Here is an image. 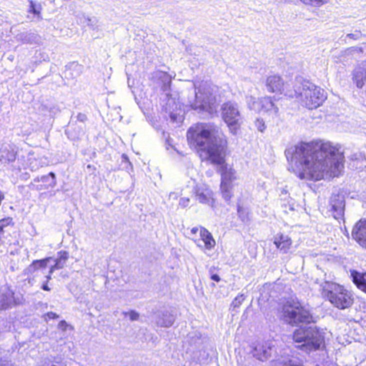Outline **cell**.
Returning <instances> with one entry per match:
<instances>
[{
  "label": "cell",
  "instance_id": "cell-11",
  "mask_svg": "<svg viewBox=\"0 0 366 366\" xmlns=\"http://www.w3.org/2000/svg\"><path fill=\"white\" fill-rule=\"evenodd\" d=\"M18 304L19 301L9 288L4 287L0 290V310L10 309Z\"/></svg>",
  "mask_w": 366,
  "mask_h": 366
},
{
  "label": "cell",
  "instance_id": "cell-30",
  "mask_svg": "<svg viewBox=\"0 0 366 366\" xmlns=\"http://www.w3.org/2000/svg\"><path fill=\"white\" fill-rule=\"evenodd\" d=\"M48 317L49 318V319H57L58 318H59V316H57V315L54 314H51V313H49V314H48L47 315Z\"/></svg>",
  "mask_w": 366,
  "mask_h": 366
},
{
  "label": "cell",
  "instance_id": "cell-12",
  "mask_svg": "<svg viewBox=\"0 0 366 366\" xmlns=\"http://www.w3.org/2000/svg\"><path fill=\"white\" fill-rule=\"evenodd\" d=\"M155 320L158 327L169 328L175 323V314L169 310H163L157 313Z\"/></svg>",
  "mask_w": 366,
  "mask_h": 366
},
{
  "label": "cell",
  "instance_id": "cell-6",
  "mask_svg": "<svg viewBox=\"0 0 366 366\" xmlns=\"http://www.w3.org/2000/svg\"><path fill=\"white\" fill-rule=\"evenodd\" d=\"M283 319L288 324L292 326H309L314 322L312 316L306 309L295 301H289L283 305L282 309Z\"/></svg>",
  "mask_w": 366,
  "mask_h": 366
},
{
  "label": "cell",
  "instance_id": "cell-1",
  "mask_svg": "<svg viewBox=\"0 0 366 366\" xmlns=\"http://www.w3.org/2000/svg\"><path fill=\"white\" fill-rule=\"evenodd\" d=\"M288 157L290 168L303 180H333L344 171V152L330 142H301L293 147Z\"/></svg>",
  "mask_w": 366,
  "mask_h": 366
},
{
  "label": "cell",
  "instance_id": "cell-24",
  "mask_svg": "<svg viewBox=\"0 0 366 366\" xmlns=\"http://www.w3.org/2000/svg\"><path fill=\"white\" fill-rule=\"evenodd\" d=\"M50 258L48 259L42 260V261H36L33 263L31 265V267L34 268L35 270L40 269V268H46L47 265L49 264V262L50 261Z\"/></svg>",
  "mask_w": 366,
  "mask_h": 366
},
{
  "label": "cell",
  "instance_id": "cell-29",
  "mask_svg": "<svg viewBox=\"0 0 366 366\" xmlns=\"http://www.w3.org/2000/svg\"><path fill=\"white\" fill-rule=\"evenodd\" d=\"M59 329H62L63 331H66L69 329H72V328L71 327V326L67 324L65 321H62V322L59 323Z\"/></svg>",
  "mask_w": 366,
  "mask_h": 366
},
{
  "label": "cell",
  "instance_id": "cell-28",
  "mask_svg": "<svg viewBox=\"0 0 366 366\" xmlns=\"http://www.w3.org/2000/svg\"><path fill=\"white\" fill-rule=\"evenodd\" d=\"M127 316H128L132 321H137L140 317L139 314L135 311H131L130 312L127 313Z\"/></svg>",
  "mask_w": 366,
  "mask_h": 366
},
{
  "label": "cell",
  "instance_id": "cell-14",
  "mask_svg": "<svg viewBox=\"0 0 366 366\" xmlns=\"http://www.w3.org/2000/svg\"><path fill=\"white\" fill-rule=\"evenodd\" d=\"M366 219L364 218L358 222L353 230V237L363 248L366 247Z\"/></svg>",
  "mask_w": 366,
  "mask_h": 366
},
{
  "label": "cell",
  "instance_id": "cell-31",
  "mask_svg": "<svg viewBox=\"0 0 366 366\" xmlns=\"http://www.w3.org/2000/svg\"><path fill=\"white\" fill-rule=\"evenodd\" d=\"M212 278H213V279L215 281H217V282H218V281H220V278L219 276H218V275H215V276H213Z\"/></svg>",
  "mask_w": 366,
  "mask_h": 366
},
{
  "label": "cell",
  "instance_id": "cell-3",
  "mask_svg": "<svg viewBox=\"0 0 366 366\" xmlns=\"http://www.w3.org/2000/svg\"><path fill=\"white\" fill-rule=\"evenodd\" d=\"M295 94L298 102L310 110H314L324 105L328 97L324 89L305 79L296 82Z\"/></svg>",
  "mask_w": 366,
  "mask_h": 366
},
{
  "label": "cell",
  "instance_id": "cell-7",
  "mask_svg": "<svg viewBox=\"0 0 366 366\" xmlns=\"http://www.w3.org/2000/svg\"><path fill=\"white\" fill-rule=\"evenodd\" d=\"M222 116L230 132L236 135L241 126V114L238 107L233 102H226L222 107Z\"/></svg>",
  "mask_w": 366,
  "mask_h": 366
},
{
  "label": "cell",
  "instance_id": "cell-16",
  "mask_svg": "<svg viewBox=\"0 0 366 366\" xmlns=\"http://www.w3.org/2000/svg\"><path fill=\"white\" fill-rule=\"evenodd\" d=\"M195 194H196L197 198L202 203L209 205L210 206H214L215 199L213 193L206 187H198Z\"/></svg>",
  "mask_w": 366,
  "mask_h": 366
},
{
  "label": "cell",
  "instance_id": "cell-27",
  "mask_svg": "<svg viewBox=\"0 0 366 366\" xmlns=\"http://www.w3.org/2000/svg\"><path fill=\"white\" fill-rule=\"evenodd\" d=\"M256 125L257 128H258V130H259L260 132H263L265 130H266V123H265L264 120H263V119H257L256 121Z\"/></svg>",
  "mask_w": 366,
  "mask_h": 366
},
{
  "label": "cell",
  "instance_id": "cell-4",
  "mask_svg": "<svg viewBox=\"0 0 366 366\" xmlns=\"http://www.w3.org/2000/svg\"><path fill=\"white\" fill-rule=\"evenodd\" d=\"M322 294L325 299L339 309H349L354 304L352 295L337 283H325L323 285Z\"/></svg>",
  "mask_w": 366,
  "mask_h": 366
},
{
  "label": "cell",
  "instance_id": "cell-15",
  "mask_svg": "<svg viewBox=\"0 0 366 366\" xmlns=\"http://www.w3.org/2000/svg\"><path fill=\"white\" fill-rule=\"evenodd\" d=\"M266 84L268 90L272 93L280 94L284 90V82L280 76L273 75L268 77Z\"/></svg>",
  "mask_w": 366,
  "mask_h": 366
},
{
  "label": "cell",
  "instance_id": "cell-13",
  "mask_svg": "<svg viewBox=\"0 0 366 366\" xmlns=\"http://www.w3.org/2000/svg\"><path fill=\"white\" fill-rule=\"evenodd\" d=\"M272 347L269 344H259L253 349V356L261 361H266L271 358Z\"/></svg>",
  "mask_w": 366,
  "mask_h": 366
},
{
  "label": "cell",
  "instance_id": "cell-9",
  "mask_svg": "<svg viewBox=\"0 0 366 366\" xmlns=\"http://www.w3.org/2000/svg\"><path fill=\"white\" fill-rule=\"evenodd\" d=\"M235 180V173L232 169H225L222 175L221 192L223 198L229 202L233 195V183Z\"/></svg>",
  "mask_w": 366,
  "mask_h": 366
},
{
  "label": "cell",
  "instance_id": "cell-19",
  "mask_svg": "<svg viewBox=\"0 0 366 366\" xmlns=\"http://www.w3.org/2000/svg\"><path fill=\"white\" fill-rule=\"evenodd\" d=\"M200 238H201L202 241L204 243L205 248L207 249H212V248H214L215 246L214 238L210 234V232L205 229V228H203L200 230Z\"/></svg>",
  "mask_w": 366,
  "mask_h": 366
},
{
  "label": "cell",
  "instance_id": "cell-25",
  "mask_svg": "<svg viewBox=\"0 0 366 366\" xmlns=\"http://www.w3.org/2000/svg\"><path fill=\"white\" fill-rule=\"evenodd\" d=\"M12 220L11 218H5L0 220V244H1V236H2L4 228L11 224Z\"/></svg>",
  "mask_w": 366,
  "mask_h": 366
},
{
  "label": "cell",
  "instance_id": "cell-20",
  "mask_svg": "<svg viewBox=\"0 0 366 366\" xmlns=\"http://www.w3.org/2000/svg\"><path fill=\"white\" fill-rule=\"evenodd\" d=\"M351 276H352L353 281L355 283L356 286H357L361 291L363 292H366V275L365 273H361L357 272V271H353L351 273Z\"/></svg>",
  "mask_w": 366,
  "mask_h": 366
},
{
  "label": "cell",
  "instance_id": "cell-21",
  "mask_svg": "<svg viewBox=\"0 0 366 366\" xmlns=\"http://www.w3.org/2000/svg\"><path fill=\"white\" fill-rule=\"evenodd\" d=\"M238 215H239L240 218H241L243 221L246 222L247 220L249 219V213H248V209H247L246 205L243 204L241 200L238 201Z\"/></svg>",
  "mask_w": 366,
  "mask_h": 366
},
{
  "label": "cell",
  "instance_id": "cell-8",
  "mask_svg": "<svg viewBox=\"0 0 366 366\" xmlns=\"http://www.w3.org/2000/svg\"><path fill=\"white\" fill-rule=\"evenodd\" d=\"M195 107L200 110L207 111L213 113L215 111V99L210 89L203 86L198 89L197 92Z\"/></svg>",
  "mask_w": 366,
  "mask_h": 366
},
{
  "label": "cell",
  "instance_id": "cell-10",
  "mask_svg": "<svg viewBox=\"0 0 366 366\" xmlns=\"http://www.w3.org/2000/svg\"><path fill=\"white\" fill-rule=\"evenodd\" d=\"M344 208H345V198L342 193H336L331 197L330 208L332 215L336 219H342L344 215Z\"/></svg>",
  "mask_w": 366,
  "mask_h": 366
},
{
  "label": "cell",
  "instance_id": "cell-5",
  "mask_svg": "<svg viewBox=\"0 0 366 366\" xmlns=\"http://www.w3.org/2000/svg\"><path fill=\"white\" fill-rule=\"evenodd\" d=\"M293 340L300 349L306 351H323L326 348L323 336L312 328L298 330L293 335Z\"/></svg>",
  "mask_w": 366,
  "mask_h": 366
},
{
  "label": "cell",
  "instance_id": "cell-17",
  "mask_svg": "<svg viewBox=\"0 0 366 366\" xmlns=\"http://www.w3.org/2000/svg\"><path fill=\"white\" fill-rule=\"evenodd\" d=\"M353 79L358 87L362 88L364 87L366 80L365 62L356 67L353 73Z\"/></svg>",
  "mask_w": 366,
  "mask_h": 366
},
{
  "label": "cell",
  "instance_id": "cell-26",
  "mask_svg": "<svg viewBox=\"0 0 366 366\" xmlns=\"http://www.w3.org/2000/svg\"><path fill=\"white\" fill-rule=\"evenodd\" d=\"M245 298H245L244 295H241V296H238V297L234 300L233 304H232V308H233V309H236V308L239 307L242 303L244 301Z\"/></svg>",
  "mask_w": 366,
  "mask_h": 366
},
{
  "label": "cell",
  "instance_id": "cell-23",
  "mask_svg": "<svg viewBox=\"0 0 366 366\" xmlns=\"http://www.w3.org/2000/svg\"><path fill=\"white\" fill-rule=\"evenodd\" d=\"M303 3L312 6H321L329 2V0H301Z\"/></svg>",
  "mask_w": 366,
  "mask_h": 366
},
{
  "label": "cell",
  "instance_id": "cell-22",
  "mask_svg": "<svg viewBox=\"0 0 366 366\" xmlns=\"http://www.w3.org/2000/svg\"><path fill=\"white\" fill-rule=\"evenodd\" d=\"M67 260V253H65V252H62V253H61L60 256H59V258H58L57 263H56L55 266H54V267L52 268V270H51V272H53V271H55V270L59 269V268H62L63 266H64V263H65V261Z\"/></svg>",
  "mask_w": 366,
  "mask_h": 366
},
{
  "label": "cell",
  "instance_id": "cell-32",
  "mask_svg": "<svg viewBox=\"0 0 366 366\" xmlns=\"http://www.w3.org/2000/svg\"><path fill=\"white\" fill-rule=\"evenodd\" d=\"M4 200V195L1 192H0V205H1V202Z\"/></svg>",
  "mask_w": 366,
  "mask_h": 366
},
{
  "label": "cell",
  "instance_id": "cell-18",
  "mask_svg": "<svg viewBox=\"0 0 366 366\" xmlns=\"http://www.w3.org/2000/svg\"><path fill=\"white\" fill-rule=\"evenodd\" d=\"M273 243L281 251H287L291 248L292 241L291 238L283 234H278L273 239Z\"/></svg>",
  "mask_w": 366,
  "mask_h": 366
},
{
  "label": "cell",
  "instance_id": "cell-2",
  "mask_svg": "<svg viewBox=\"0 0 366 366\" xmlns=\"http://www.w3.org/2000/svg\"><path fill=\"white\" fill-rule=\"evenodd\" d=\"M188 138L199 156L212 163H224L228 144L218 127L210 124H197L189 130Z\"/></svg>",
  "mask_w": 366,
  "mask_h": 366
}]
</instances>
